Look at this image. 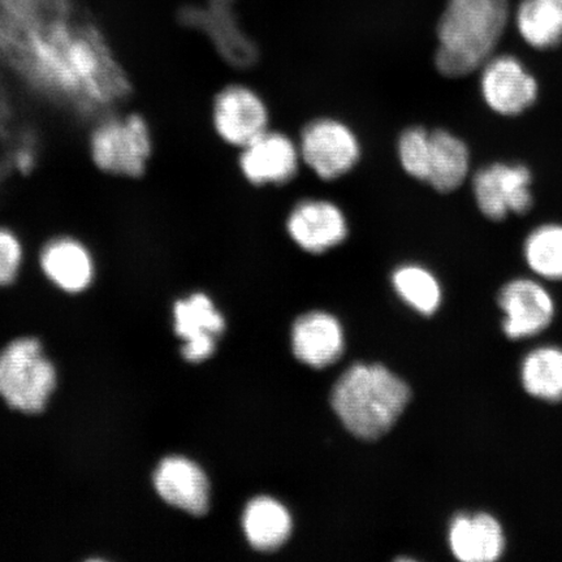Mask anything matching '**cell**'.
Segmentation results:
<instances>
[{
  "mask_svg": "<svg viewBox=\"0 0 562 562\" xmlns=\"http://www.w3.org/2000/svg\"><path fill=\"white\" fill-rule=\"evenodd\" d=\"M509 19V0H448L434 55L439 75L457 80L477 72L496 54Z\"/></svg>",
  "mask_w": 562,
  "mask_h": 562,
  "instance_id": "6da1fadb",
  "label": "cell"
},
{
  "mask_svg": "<svg viewBox=\"0 0 562 562\" xmlns=\"http://www.w3.org/2000/svg\"><path fill=\"white\" fill-rule=\"evenodd\" d=\"M333 407L344 426L364 440H376L403 416L412 390L383 364H355L333 391Z\"/></svg>",
  "mask_w": 562,
  "mask_h": 562,
  "instance_id": "7a4b0ae2",
  "label": "cell"
},
{
  "mask_svg": "<svg viewBox=\"0 0 562 562\" xmlns=\"http://www.w3.org/2000/svg\"><path fill=\"white\" fill-rule=\"evenodd\" d=\"M56 384L53 363L40 341L25 337L10 344L0 353V396L13 409L40 413Z\"/></svg>",
  "mask_w": 562,
  "mask_h": 562,
  "instance_id": "3957f363",
  "label": "cell"
},
{
  "mask_svg": "<svg viewBox=\"0 0 562 562\" xmlns=\"http://www.w3.org/2000/svg\"><path fill=\"white\" fill-rule=\"evenodd\" d=\"M89 151L101 171L138 178L151 157L149 125L137 114L105 117L90 133Z\"/></svg>",
  "mask_w": 562,
  "mask_h": 562,
  "instance_id": "277c9868",
  "label": "cell"
},
{
  "mask_svg": "<svg viewBox=\"0 0 562 562\" xmlns=\"http://www.w3.org/2000/svg\"><path fill=\"white\" fill-rule=\"evenodd\" d=\"M533 173L524 161L495 160L470 175L473 199L484 220L502 223L525 216L536 205Z\"/></svg>",
  "mask_w": 562,
  "mask_h": 562,
  "instance_id": "5b68a950",
  "label": "cell"
},
{
  "mask_svg": "<svg viewBox=\"0 0 562 562\" xmlns=\"http://www.w3.org/2000/svg\"><path fill=\"white\" fill-rule=\"evenodd\" d=\"M477 72L482 101L498 116H522L539 101L538 77L516 55H492Z\"/></svg>",
  "mask_w": 562,
  "mask_h": 562,
  "instance_id": "8992f818",
  "label": "cell"
},
{
  "mask_svg": "<svg viewBox=\"0 0 562 562\" xmlns=\"http://www.w3.org/2000/svg\"><path fill=\"white\" fill-rule=\"evenodd\" d=\"M300 156L322 180L347 175L361 158V144L347 124L331 117L315 119L302 130Z\"/></svg>",
  "mask_w": 562,
  "mask_h": 562,
  "instance_id": "52a82bcc",
  "label": "cell"
},
{
  "mask_svg": "<svg viewBox=\"0 0 562 562\" xmlns=\"http://www.w3.org/2000/svg\"><path fill=\"white\" fill-rule=\"evenodd\" d=\"M504 313L502 329L512 341L530 339L546 331L557 315V302L542 281L518 277L501 286L496 297Z\"/></svg>",
  "mask_w": 562,
  "mask_h": 562,
  "instance_id": "ba28073f",
  "label": "cell"
},
{
  "mask_svg": "<svg viewBox=\"0 0 562 562\" xmlns=\"http://www.w3.org/2000/svg\"><path fill=\"white\" fill-rule=\"evenodd\" d=\"M269 122L266 103L248 87L228 86L215 97L214 128L228 145L243 149L269 131Z\"/></svg>",
  "mask_w": 562,
  "mask_h": 562,
  "instance_id": "9c48e42d",
  "label": "cell"
},
{
  "mask_svg": "<svg viewBox=\"0 0 562 562\" xmlns=\"http://www.w3.org/2000/svg\"><path fill=\"white\" fill-rule=\"evenodd\" d=\"M348 229L346 214L326 200L301 201L286 220V232L293 243L313 255H321L344 243Z\"/></svg>",
  "mask_w": 562,
  "mask_h": 562,
  "instance_id": "30bf717a",
  "label": "cell"
},
{
  "mask_svg": "<svg viewBox=\"0 0 562 562\" xmlns=\"http://www.w3.org/2000/svg\"><path fill=\"white\" fill-rule=\"evenodd\" d=\"M241 150L240 170L252 186L285 184L297 173L300 149L283 133L266 131Z\"/></svg>",
  "mask_w": 562,
  "mask_h": 562,
  "instance_id": "8fae6325",
  "label": "cell"
},
{
  "mask_svg": "<svg viewBox=\"0 0 562 562\" xmlns=\"http://www.w3.org/2000/svg\"><path fill=\"white\" fill-rule=\"evenodd\" d=\"M448 546L461 562H495L507 550L501 521L488 512H461L448 527Z\"/></svg>",
  "mask_w": 562,
  "mask_h": 562,
  "instance_id": "7c38bea8",
  "label": "cell"
},
{
  "mask_svg": "<svg viewBox=\"0 0 562 562\" xmlns=\"http://www.w3.org/2000/svg\"><path fill=\"white\" fill-rule=\"evenodd\" d=\"M40 266L44 276L60 291H87L95 277L94 257L79 238L56 236L40 251Z\"/></svg>",
  "mask_w": 562,
  "mask_h": 562,
  "instance_id": "4fadbf2b",
  "label": "cell"
},
{
  "mask_svg": "<svg viewBox=\"0 0 562 562\" xmlns=\"http://www.w3.org/2000/svg\"><path fill=\"white\" fill-rule=\"evenodd\" d=\"M175 328L186 346L182 356L189 362H202L214 353L215 339L226 327L221 313L215 311L213 301L205 293H194L176 302Z\"/></svg>",
  "mask_w": 562,
  "mask_h": 562,
  "instance_id": "5bb4252c",
  "label": "cell"
},
{
  "mask_svg": "<svg viewBox=\"0 0 562 562\" xmlns=\"http://www.w3.org/2000/svg\"><path fill=\"white\" fill-rule=\"evenodd\" d=\"M154 483L158 494L172 507L203 516L209 509L210 486L202 469L186 457H167L159 463Z\"/></svg>",
  "mask_w": 562,
  "mask_h": 562,
  "instance_id": "9a60e30c",
  "label": "cell"
},
{
  "mask_svg": "<svg viewBox=\"0 0 562 562\" xmlns=\"http://www.w3.org/2000/svg\"><path fill=\"white\" fill-rule=\"evenodd\" d=\"M235 2L236 0H209L206 7L182 12V21L205 31L231 61L249 65L256 56V48L238 27L234 12Z\"/></svg>",
  "mask_w": 562,
  "mask_h": 562,
  "instance_id": "2e32d148",
  "label": "cell"
},
{
  "mask_svg": "<svg viewBox=\"0 0 562 562\" xmlns=\"http://www.w3.org/2000/svg\"><path fill=\"white\" fill-rule=\"evenodd\" d=\"M293 350L301 362L322 369L342 355L344 337L339 322L322 312L308 313L293 327Z\"/></svg>",
  "mask_w": 562,
  "mask_h": 562,
  "instance_id": "e0dca14e",
  "label": "cell"
},
{
  "mask_svg": "<svg viewBox=\"0 0 562 562\" xmlns=\"http://www.w3.org/2000/svg\"><path fill=\"white\" fill-rule=\"evenodd\" d=\"M470 172L472 150L467 140L446 128L432 130L427 184L437 193L451 194L465 184Z\"/></svg>",
  "mask_w": 562,
  "mask_h": 562,
  "instance_id": "ac0fdd59",
  "label": "cell"
},
{
  "mask_svg": "<svg viewBox=\"0 0 562 562\" xmlns=\"http://www.w3.org/2000/svg\"><path fill=\"white\" fill-rule=\"evenodd\" d=\"M515 25L519 37L533 50H553L562 44V0H521Z\"/></svg>",
  "mask_w": 562,
  "mask_h": 562,
  "instance_id": "d6986e66",
  "label": "cell"
},
{
  "mask_svg": "<svg viewBox=\"0 0 562 562\" xmlns=\"http://www.w3.org/2000/svg\"><path fill=\"white\" fill-rule=\"evenodd\" d=\"M519 379L524 391L548 404L562 403V348L542 346L524 357Z\"/></svg>",
  "mask_w": 562,
  "mask_h": 562,
  "instance_id": "ffe728a7",
  "label": "cell"
},
{
  "mask_svg": "<svg viewBox=\"0 0 562 562\" xmlns=\"http://www.w3.org/2000/svg\"><path fill=\"white\" fill-rule=\"evenodd\" d=\"M244 530L249 543L259 551L283 546L292 531L290 513L271 497H257L244 513Z\"/></svg>",
  "mask_w": 562,
  "mask_h": 562,
  "instance_id": "44dd1931",
  "label": "cell"
},
{
  "mask_svg": "<svg viewBox=\"0 0 562 562\" xmlns=\"http://www.w3.org/2000/svg\"><path fill=\"white\" fill-rule=\"evenodd\" d=\"M524 261L540 280L562 281V223L544 222L524 238Z\"/></svg>",
  "mask_w": 562,
  "mask_h": 562,
  "instance_id": "7402d4cb",
  "label": "cell"
},
{
  "mask_svg": "<svg viewBox=\"0 0 562 562\" xmlns=\"http://www.w3.org/2000/svg\"><path fill=\"white\" fill-rule=\"evenodd\" d=\"M392 285L398 297L413 311L431 316L442 304V286L431 270L419 263L398 266L392 273Z\"/></svg>",
  "mask_w": 562,
  "mask_h": 562,
  "instance_id": "603a6c76",
  "label": "cell"
},
{
  "mask_svg": "<svg viewBox=\"0 0 562 562\" xmlns=\"http://www.w3.org/2000/svg\"><path fill=\"white\" fill-rule=\"evenodd\" d=\"M397 158L404 172L427 184L430 172L431 131L422 125L407 126L397 138Z\"/></svg>",
  "mask_w": 562,
  "mask_h": 562,
  "instance_id": "cb8c5ba5",
  "label": "cell"
},
{
  "mask_svg": "<svg viewBox=\"0 0 562 562\" xmlns=\"http://www.w3.org/2000/svg\"><path fill=\"white\" fill-rule=\"evenodd\" d=\"M25 261V248L15 231L0 226V286L13 283Z\"/></svg>",
  "mask_w": 562,
  "mask_h": 562,
  "instance_id": "d4e9b609",
  "label": "cell"
}]
</instances>
